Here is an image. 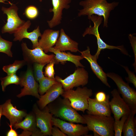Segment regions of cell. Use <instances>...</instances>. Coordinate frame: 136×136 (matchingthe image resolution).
<instances>
[{
  "mask_svg": "<svg viewBox=\"0 0 136 136\" xmlns=\"http://www.w3.org/2000/svg\"><path fill=\"white\" fill-rule=\"evenodd\" d=\"M84 67H77L73 73L64 79L56 76L55 79L62 84L64 91L73 89L75 87L85 86L88 83L89 74Z\"/></svg>",
  "mask_w": 136,
  "mask_h": 136,
  "instance_id": "cell-7",
  "label": "cell"
},
{
  "mask_svg": "<svg viewBox=\"0 0 136 136\" xmlns=\"http://www.w3.org/2000/svg\"><path fill=\"white\" fill-rule=\"evenodd\" d=\"M60 35L54 47L61 51H70L76 52L79 51L78 49V43L71 39L66 35L63 28L60 31Z\"/></svg>",
  "mask_w": 136,
  "mask_h": 136,
  "instance_id": "cell-21",
  "label": "cell"
},
{
  "mask_svg": "<svg viewBox=\"0 0 136 136\" xmlns=\"http://www.w3.org/2000/svg\"><path fill=\"white\" fill-rule=\"evenodd\" d=\"M42 0H39V1L40 2H42Z\"/></svg>",
  "mask_w": 136,
  "mask_h": 136,
  "instance_id": "cell-40",
  "label": "cell"
},
{
  "mask_svg": "<svg viewBox=\"0 0 136 136\" xmlns=\"http://www.w3.org/2000/svg\"><path fill=\"white\" fill-rule=\"evenodd\" d=\"M1 81V84L2 91H4L6 87L8 85L11 84L17 85H20L21 81V78L17 76L16 73L7 75L0 79Z\"/></svg>",
  "mask_w": 136,
  "mask_h": 136,
  "instance_id": "cell-25",
  "label": "cell"
},
{
  "mask_svg": "<svg viewBox=\"0 0 136 136\" xmlns=\"http://www.w3.org/2000/svg\"><path fill=\"white\" fill-rule=\"evenodd\" d=\"M9 126H10V129L7 132L6 136H17L18 135L15 130L12 128V126L8 124Z\"/></svg>",
  "mask_w": 136,
  "mask_h": 136,
  "instance_id": "cell-37",
  "label": "cell"
},
{
  "mask_svg": "<svg viewBox=\"0 0 136 136\" xmlns=\"http://www.w3.org/2000/svg\"><path fill=\"white\" fill-rule=\"evenodd\" d=\"M60 31L51 29L45 30L38 41V46L46 53L49 52V49L55 45L58 38Z\"/></svg>",
  "mask_w": 136,
  "mask_h": 136,
  "instance_id": "cell-22",
  "label": "cell"
},
{
  "mask_svg": "<svg viewBox=\"0 0 136 136\" xmlns=\"http://www.w3.org/2000/svg\"><path fill=\"white\" fill-rule=\"evenodd\" d=\"M2 115V110L1 105L0 104V120L1 117Z\"/></svg>",
  "mask_w": 136,
  "mask_h": 136,
  "instance_id": "cell-38",
  "label": "cell"
},
{
  "mask_svg": "<svg viewBox=\"0 0 136 136\" xmlns=\"http://www.w3.org/2000/svg\"><path fill=\"white\" fill-rule=\"evenodd\" d=\"M26 64V62L24 60H16L12 64L4 66L3 70L7 75L14 74Z\"/></svg>",
  "mask_w": 136,
  "mask_h": 136,
  "instance_id": "cell-27",
  "label": "cell"
},
{
  "mask_svg": "<svg viewBox=\"0 0 136 136\" xmlns=\"http://www.w3.org/2000/svg\"><path fill=\"white\" fill-rule=\"evenodd\" d=\"M79 4L83 8L79 10L78 16L87 15L88 18L93 15L103 16L104 27H107L110 12L118 5L119 3L114 2L109 3L107 0H85L80 2Z\"/></svg>",
  "mask_w": 136,
  "mask_h": 136,
  "instance_id": "cell-1",
  "label": "cell"
},
{
  "mask_svg": "<svg viewBox=\"0 0 136 136\" xmlns=\"http://www.w3.org/2000/svg\"><path fill=\"white\" fill-rule=\"evenodd\" d=\"M115 83L118 90L121 94L122 98L129 106L131 110H136V91L131 87L128 83L125 82L118 75L113 72L106 74Z\"/></svg>",
  "mask_w": 136,
  "mask_h": 136,
  "instance_id": "cell-6",
  "label": "cell"
},
{
  "mask_svg": "<svg viewBox=\"0 0 136 136\" xmlns=\"http://www.w3.org/2000/svg\"><path fill=\"white\" fill-rule=\"evenodd\" d=\"M31 24L29 20L25 21V23L14 33V38L13 41H20L24 38L28 39L32 42V49H34L38 46V38L41 37L42 34L39 26L32 31L28 32V29L30 27Z\"/></svg>",
  "mask_w": 136,
  "mask_h": 136,
  "instance_id": "cell-14",
  "label": "cell"
},
{
  "mask_svg": "<svg viewBox=\"0 0 136 136\" xmlns=\"http://www.w3.org/2000/svg\"><path fill=\"white\" fill-rule=\"evenodd\" d=\"M93 94L91 89L86 87H78L75 90L71 89L64 91L61 95L69 100L71 106L74 109L84 113L88 108V99Z\"/></svg>",
  "mask_w": 136,
  "mask_h": 136,
  "instance_id": "cell-4",
  "label": "cell"
},
{
  "mask_svg": "<svg viewBox=\"0 0 136 136\" xmlns=\"http://www.w3.org/2000/svg\"><path fill=\"white\" fill-rule=\"evenodd\" d=\"M24 14L25 16L28 19H33L38 16L39 11L37 8L35 6L30 5L26 8Z\"/></svg>",
  "mask_w": 136,
  "mask_h": 136,
  "instance_id": "cell-31",
  "label": "cell"
},
{
  "mask_svg": "<svg viewBox=\"0 0 136 136\" xmlns=\"http://www.w3.org/2000/svg\"><path fill=\"white\" fill-rule=\"evenodd\" d=\"M53 8L49 10L50 12H53V17L50 20L47 21L48 25L52 28L61 23L63 9H67L70 7V4L72 0H51Z\"/></svg>",
  "mask_w": 136,
  "mask_h": 136,
  "instance_id": "cell-15",
  "label": "cell"
},
{
  "mask_svg": "<svg viewBox=\"0 0 136 136\" xmlns=\"http://www.w3.org/2000/svg\"><path fill=\"white\" fill-rule=\"evenodd\" d=\"M46 64H41L38 63L33 64V73L36 80L39 82L45 76L44 75L43 69Z\"/></svg>",
  "mask_w": 136,
  "mask_h": 136,
  "instance_id": "cell-30",
  "label": "cell"
},
{
  "mask_svg": "<svg viewBox=\"0 0 136 136\" xmlns=\"http://www.w3.org/2000/svg\"><path fill=\"white\" fill-rule=\"evenodd\" d=\"M33 111L37 127L39 128L43 136L51 135L53 115L50 112L47 106L43 109H41L36 104L35 105Z\"/></svg>",
  "mask_w": 136,
  "mask_h": 136,
  "instance_id": "cell-11",
  "label": "cell"
},
{
  "mask_svg": "<svg viewBox=\"0 0 136 136\" xmlns=\"http://www.w3.org/2000/svg\"><path fill=\"white\" fill-rule=\"evenodd\" d=\"M55 64V62L53 59L47 63L45 68L44 75L45 77L51 79H55V72L54 69V65Z\"/></svg>",
  "mask_w": 136,
  "mask_h": 136,
  "instance_id": "cell-32",
  "label": "cell"
},
{
  "mask_svg": "<svg viewBox=\"0 0 136 136\" xmlns=\"http://www.w3.org/2000/svg\"><path fill=\"white\" fill-rule=\"evenodd\" d=\"M13 126L16 129L20 128L30 132L32 135L43 136L40 130L37 128L35 115L32 114H27L23 120L15 123Z\"/></svg>",
  "mask_w": 136,
  "mask_h": 136,
  "instance_id": "cell-23",
  "label": "cell"
},
{
  "mask_svg": "<svg viewBox=\"0 0 136 136\" xmlns=\"http://www.w3.org/2000/svg\"><path fill=\"white\" fill-rule=\"evenodd\" d=\"M7 0H0V3H4Z\"/></svg>",
  "mask_w": 136,
  "mask_h": 136,
  "instance_id": "cell-39",
  "label": "cell"
},
{
  "mask_svg": "<svg viewBox=\"0 0 136 136\" xmlns=\"http://www.w3.org/2000/svg\"><path fill=\"white\" fill-rule=\"evenodd\" d=\"M79 52L83 58L86 59L89 62L92 70L97 78L106 86L110 88L111 86L108 82L106 74L98 63V58L95 55H92L91 54L89 47L87 46L85 50Z\"/></svg>",
  "mask_w": 136,
  "mask_h": 136,
  "instance_id": "cell-16",
  "label": "cell"
},
{
  "mask_svg": "<svg viewBox=\"0 0 136 136\" xmlns=\"http://www.w3.org/2000/svg\"><path fill=\"white\" fill-rule=\"evenodd\" d=\"M89 131L93 132L94 136H113L114 119L112 116L82 115Z\"/></svg>",
  "mask_w": 136,
  "mask_h": 136,
  "instance_id": "cell-3",
  "label": "cell"
},
{
  "mask_svg": "<svg viewBox=\"0 0 136 136\" xmlns=\"http://www.w3.org/2000/svg\"><path fill=\"white\" fill-rule=\"evenodd\" d=\"M12 45V42L3 39L0 35V52L5 53L9 56L12 57L13 53L11 51Z\"/></svg>",
  "mask_w": 136,
  "mask_h": 136,
  "instance_id": "cell-29",
  "label": "cell"
},
{
  "mask_svg": "<svg viewBox=\"0 0 136 136\" xmlns=\"http://www.w3.org/2000/svg\"><path fill=\"white\" fill-rule=\"evenodd\" d=\"M128 38L132 47L134 57V61L133 64L135 72H136V37L131 34L128 35Z\"/></svg>",
  "mask_w": 136,
  "mask_h": 136,
  "instance_id": "cell-34",
  "label": "cell"
},
{
  "mask_svg": "<svg viewBox=\"0 0 136 136\" xmlns=\"http://www.w3.org/2000/svg\"><path fill=\"white\" fill-rule=\"evenodd\" d=\"M128 116L125 115L123 116L120 120L114 119L113 124L114 135L121 136L124 122Z\"/></svg>",
  "mask_w": 136,
  "mask_h": 136,
  "instance_id": "cell-28",
  "label": "cell"
},
{
  "mask_svg": "<svg viewBox=\"0 0 136 136\" xmlns=\"http://www.w3.org/2000/svg\"><path fill=\"white\" fill-rule=\"evenodd\" d=\"M64 91L60 82H57L53 85L45 94L40 95L37 101L40 109H43L48 104L55 100L62 94Z\"/></svg>",
  "mask_w": 136,
  "mask_h": 136,
  "instance_id": "cell-19",
  "label": "cell"
},
{
  "mask_svg": "<svg viewBox=\"0 0 136 136\" xmlns=\"http://www.w3.org/2000/svg\"><path fill=\"white\" fill-rule=\"evenodd\" d=\"M109 95H107V99L104 102L98 101L95 98H89L87 111V114L97 116H111L112 112L109 105Z\"/></svg>",
  "mask_w": 136,
  "mask_h": 136,
  "instance_id": "cell-17",
  "label": "cell"
},
{
  "mask_svg": "<svg viewBox=\"0 0 136 136\" xmlns=\"http://www.w3.org/2000/svg\"><path fill=\"white\" fill-rule=\"evenodd\" d=\"M2 115L5 116L10 122V125L12 126L16 123L22 121L27 115L26 112L22 110L17 109L14 107L11 103V99H9L1 105Z\"/></svg>",
  "mask_w": 136,
  "mask_h": 136,
  "instance_id": "cell-18",
  "label": "cell"
},
{
  "mask_svg": "<svg viewBox=\"0 0 136 136\" xmlns=\"http://www.w3.org/2000/svg\"><path fill=\"white\" fill-rule=\"evenodd\" d=\"M57 82L55 79H51L45 76L39 82V93L41 95L44 94L53 85Z\"/></svg>",
  "mask_w": 136,
  "mask_h": 136,
  "instance_id": "cell-26",
  "label": "cell"
},
{
  "mask_svg": "<svg viewBox=\"0 0 136 136\" xmlns=\"http://www.w3.org/2000/svg\"><path fill=\"white\" fill-rule=\"evenodd\" d=\"M113 97L109 102L111 112L114 119L119 120L123 115L128 116L131 110L129 106L122 98L117 90L114 89L111 92Z\"/></svg>",
  "mask_w": 136,
  "mask_h": 136,
  "instance_id": "cell-12",
  "label": "cell"
},
{
  "mask_svg": "<svg viewBox=\"0 0 136 136\" xmlns=\"http://www.w3.org/2000/svg\"><path fill=\"white\" fill-rule=\"evenodd\" d=\"M47 106L50 112L55 117L71 122L86 124L83 116L71 106L67 98L59 97Z\"/></svg>",
  "mask_w": 136,
  "mask_h": 136,
  "instance_id": "cell-2",
  "label": "cell"
},
{
  "mask_svg": "<svg viewBox=\"0 0 136 136\" xmlns=\"http://www.w3.org/2000/svg\"><path fill=\"white\" fill-rule=\"evenodd\" d=\"M125 69L128 74V77H126L125 79L128 83L132 84L136 88V76L134 73L130 71L128 66L121 65Z\"/></svg>",
  "mask_w": 136,
  "mask_h": 136,
  "instance_id": "cell-33",
  "label": "cell"
},
{
  "mask_svg": "<svg viewBox=\"0 0 136 136\" xmlns=\"http://www.w3.org/2000/svg\"><path fill=\"white\" fill-rule=\"evenodd\" d=\"M95 98L98 101L104 102L107 99V95L104 92L99 91L96 94Z\"/></svg>",
  "mask_w": 136,
  "mask_h": 136,
  "instance_id": "cell-35",
  "label": "cell"
},
{
  "mask_svg": "<svg viewBox=\"0 0 136 136\" xmlns=\"http://www.w3.org/2000/svg\"><path fill=\"white\" fill-rule=\"evenodd\" d=\"M51 135L53 136H66L67 135L62 132L57 127L54 126L51 130Z\"/></svg>",
  "mask_w": 136,
  "mask_h": 136,
  "instance_id": "cell-36",
  "label": "cell"
},
{
  "mask_svg": "<svg viewBox=\"0 0 136 136\" xmlns=\"http://www.w3.org/2000/svg\"><path fill=\"white\" fill-rule=\"evenodd\" d=\"M1 9L3 13L7 16V22L2 28V33L7 32L11 34L14 33L25 22L18 16V8L15 5L11 4L9 8L3 7Z\"/></svg>",
  "mask_w": 136,
  "mask_h": 136,
  "instance_id": "cell-10",
  "label": "cell"
},
{
  "mask_svg": "<svg viewBox=\"0 0 136 136\" xmlns=\"http://www.w3.org/2000/svg\"><path fill=\"white\" fill-rule=\"evenodd\" d=\"M52 125L57 127L62 132L68 136L85 135L89 131L87 126L67 122L53 117L52 119Z\"/></svg>",
  "mask_w": 136,
  "mask_h": 136,
  "instance_id": "cell-13",
  "label": "cell"
},
{
  "mask_svg": "<svg viewBox=\"0 0 136 136\" xmlns=\"http://www.w3.org/2000/svg\"><path fill=\"white\" fill-rule=\"evenodd\" d=\"M21 47L23 60L27 64L32 65L34 63L46 64L53 60L55 55L46 54L39 46L30 49L26 43L23 42L21 44Z\"/></svg>",
  "mask_w": 136,
  "mask_h": 136,
  "instance_id": "cell-8",
  "label": "cell"
},
{
  "mask_svg": "<svg viewBox=\"0 0 136 136\" xmlns=\"http://www.w3.org/2000/svg\"><path fill=\"white\" fill-rule=\"evenodd\" d=\"M136 110H131L125 120L122 132L124 136H135L136 120L134 116Z\"/></svg>",
  "mask_w": 136,
  "mask_h": 136,
  "instance_id": "cell-24",
  "label": "cell"
},
{
  "mask_svg": "<svg viewBox=\"0 0 136 136\" xmlns=\"http://www.w3.org/2000/svg\"><path fill=\"white\" fill-rule=\"evenodd\" d=\"M20 78V85L21 87H23V88L17 97L20 98L30 95L39 99L40 96L38 92L39 84L35 78L32 65L27 64L26 71Z\"/></svg>",
  "mask_w": 136,
  "mask_h": 136,
  "instance_id": "cell-9",
  "label": "cell"
},
{
  "mask_svg": "<svg viewBox=\"0 0 136 136\" xmlns=\"http://www.w3.org/2000/svg\"><path fill=\"white\" fill-rule=\"evenodd\" d=\"M88 18L93 22L94 25L93 26H92L90 25L89 27H87L82 34V36L84 37L86 35L89 34L93 35L96 37L97 39L98 48L95 55L97 58H98L101 51L102 50L106 49H117L120 50L123 54L130 56L127 51L123 45L115 46L109 45L105 43L101 39L100 36L98 28L103 20L102 16L93 15Z\"/></svg>",
  "mask_w": 136,
  "mask_h": 136,
  "instance_id": "cell-5",
  "label": "cell"
},
{
  "mask_svg": "<svg viewBox=\"0 0 136 136\" xmlns=\"http://www.w3.org/2000/svg\"><path fill=\"white\" fill-rule=\"evenodd\" d=\"M49 51L55 54L53 60L55 64H58L60 62L64 64L67 61H69L74 64L77 67H85L80 62V61L84 59L81 55H74L70 52L66 53L60 51L53 47L49 49Z\"/></svg>",
  "mask_w": 136,
  "mask_h": 136,
  "instance_id": "cell-20",
  "label": "cell"
}]
</instances>
